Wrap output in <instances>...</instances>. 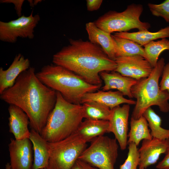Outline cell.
Listing matches in <instances>:
<instances>
[{"mask_svg": "<svg viewBox=\"0 0 169 169\" xmlns=\"http://www.w3.org/2000/svg\"><path fill=\"white\" fill-rule=\"evenodd\" d=\"M85 29L90 41L100 46L110 59L115 61V46L112 35L98 28L93 22L86 23Z\"/></svg>", "mask_w": 169, "mask_h": 169, "instance_id": "18", "label": "cell"}, {"mask_svg": "<svg viewBox=\"0 0 169 169\" xmlns=\"http://www.w3.org/2000/svg\"><path fill=\"white\" fill-rule=\"evenodd\" d=\"M46 169H56L54 167H53V166L50 165H48V166L46 168Z\"/></svg>", "mask_w": 169, "mask_h": 169, "instance_id": "36", "label": "cell"}, {"mask_svg": "<svg viewBox=\"0 0 169 169\" xmlns=\"http://www.w3.org/2000/svg\"><path fill=\"white\" fill-rule=\"evenodd\" d=\"M30 61L21 54H18L6 69L0 68V95L12 86L19 75L30 67Z\"/></svg>", "mask_w": 169, "mask_h": 169, "instance_id": "14", "label": "cell"}, {"mask_svg": "<svg viewBox=\"0 0 169 169\" xmlns=\"http://www.w3.org/2000/svg\"><path fill=\"white\" fill-rule=\"evenodd\" d=\"M112 37L114 43L116 58L120 57L140 55L146 59L144 48L141 45L128 39L114 35H112Z\"/></svg>", "mask_w": 169, "mask_h": 169, "instance_id": "23", "label": "cell"}, {"mask_svg": "<svg viewBox=\"0 0 169 169\" xmlns=\"http://www.w3.org/2000/svg\"><path fill=\"white\" fill-rule=\"evenodd\" d=\"M84 118L92 120H109L111 110L95 102L84 103L82 105Z\"/></svg>", "mask_w": 169, "mask_h": 169, "instance_id": "25", "label": "cell"}, {"mask_svg": "<svg viewBox=\"0 0 169 169\" xmlns=\"http://www.w3.org/2000/svg\"><path fill=\"white\" fill-rule=\"evenodd\" d=\"M128 152L124 162L120 167V169H138L140 156L137 146L133 143L128 144Z\"/></svg>", "mask_w": 169, "mask_h": 169, "instance_id": "27", "label": "cell"}, {"mask_svg": "<svg viewBox=\"0 0 169 169\" xmlns=\"http://www.w3.org/2000/svg\"><path fill=\"white\" fill-rule=\"evenodd\" d=\"M169 150V139L164 140L152 138L142 141L138 149L140 161L138 169H146L155 164L162 154H166Z\"/></svg>", "mask_w": 169, "mask_h": 169, "instance_id": "13", "label": "cell"}, {"mask_svg": "<svg viewBox=\"0 0 169 169\" xmlns=\"http://www.w3.org/2000/svg\"><path fill=\"white\" fill-rule=\"evenodd\" d=\"M83 118L82 105L68 101L57 92L55 105L40 134L49 142L62 140L75 131Z\"/></svg>", "mask_w": 169, "mask_h": 169, "instance_id": "4", "label": "cell"}, {"mask_svg": "<svg viewBox=\"0 0 169 169\" xmlns=\"http://www.w3.org/2000/svg\"><path fill=\"white\" fill-rule=\"evenodd\" d=\"M34 152L33 169H44L48 166L49 159L48 142L34 130L29 137Z\"/></svg>", "mask_w": 169, "mask_h": 169, "instance_id": "20", "label": "cell"}, {"mask_svg": "<svg viewBox=\"0 0 169 169\" xmlns=\"http://www.w3.org/2000/svg\"><path fill=\"white\" fill-rule=\"evenodd\" d=\"M32 144L28 138L10 139L8 146L12 169H33Z\"/></svg>", "mask_w": 169, "mask_h": 169, "instance_id": "11", "label": "cell"}, {"mask_svg": "<svg viewBox=\"0 0 169 169\" xmlns=\"http://www.w3.org/2000/svg\"><path fill=\"white\" fill-rule=\"evenodd\" d=\"M103 2L102 0H87L86 6L89 11H92L99 9Z\"/></svg>", "mask_w": 169, "mask_h": 169, "instance_id": "32", "label": "cell"}, {"mask_svg": "<svg viewBox=\"0 0 169 169\" xmlns=\"http://www.w3.org/2000/svg\"><path fill=\"white\" fill-rule=\"evenodd\" d=\"M100 76L104 83V85L102 87L103 91L116 89L124 95L127 96L130 98H133L131 89L136 83L137 80L123 76L115 71L111 73L102 72L100 73Z\"/></svg>", "mask_w": 169, "mask_h": 169, "instance_id": "17", "label": "cell"}, {"mask_svg": "<svg viewBox=\"0 0 169 169\" xmlns=\"http://www.w3.org/2000/svg\"><path fill=\"white\" fill-rule=\"evenodd\" d=\"M163 58L158 60L150 75L137 80L131 89L133 98L136 99L131 117L137 119L143 115L144 112L152 105L157 106L162 112L169 111L168 101L169 92L161 91L159 81L165 65Z\"/></svg>", "mask_w": 169, "mask_h": 169, "instance_id": "5", "label": "cell"}, {"mask_svg": "<svg viewBox=\"0 0 169 169\" xmlns=\"http://www.w3.org/2000/svg\"><path fill=\"white\" fill-rule=\"evenodd\" d=\"M28 2L29 3V4L31 7H33L34 5H36L40 2L39 0H29Z\"/></svg>", "mask_w": 169, "mask_h": 169, "instance_id": "34", "label": "cell"}, {"mask_svg": "<svg viewBox=\"0 0 169 169\" xmlns=\"http://www.w3.org/2000/svg\"><path fill=\"white\" fill-rule=\"evenodd\" d=\"M87 143L75 133L62 140L48 142L49 164L56 169H71L87 148Z\"/></svg>", "mask_w": 169, "mask_h": 169, "instance_id": "7", "label": "cell"}, {"mask_svg": "<svg viewBox=\"0 0 169 169\" xmlns=\"http://www.w3.org/2000/svg\"><path fill=\"white\" fill-rule=\"evenodd\" d=\"M144 50L147 60L154 68L161 54L165 50H169V40L165 38L151 41L144 46Z\"/></svg>", "mask_w": 169, "mask_h": 169, "instance_id": "26", "label": "cell"}, {"mask_svg": "<svg viewBox=\"0 0 169 169\" xmlns=\"http://www.w3.org/2000/svg\"><path fill=\"white\" fill-rule=\"evenodd\" d=\"M46 169V168H45V169Z\"/></svg>", "mask_w": 169, "mask_h": 169, "instance_id": "38", "label": "cell"}, {"mask_svg": "<svg viewBox=\"0 0 169 169\" xmlns=\"http://www.w3.org/2000/svg\"><path fill=\"white\" fill-rule=\"evenodd\" d=\"M148 6L153 15L162 17L166 22H169V0L159 4L149 3Z\"/></svg>", "mask_w": 169, "mask_h": 169, "instance_id": "28", "label": "cell"}, {"mask_svg": "<svg viewBox=\"0 0 169 169\" xmlns=\"http://www.w3.org/2000/svg\"><path fill=\"white\" fill-rule=\"evenodd\" d=\"M110 132L108 120L86 119L82 121L74 132L87 142L98 136Z\"/></svg>", "mask_w": 169, "mask_h": 169, "instance_id": "19", "label": "cell"}, {"mask_svg": "<svg viewBox=\"0 0 169 169\" xmlns=\"http://www.w3.org/2000/svg\"><path fill=\"white\" fill-rule=\"evenodd\" d=\"M71 169H99L82 160L78 159Z\"/></svg>", "mask_w": 169, "mask_h": 169, "instance_id": "30", "label": "cell"}, {"mask_svg": "<svg viewBox=\"0 0 169 169\" xmlns=\"http://www.w3.org/2000/svg\"><path fill=\"white\" fill-rule=\"evenodd\" d=\"M40 20L38 14L33 11L28 16L24 15L8 22L0 21V39L8 43H15L18 38L33 39L34 30Z\"/></svg>", "mask_w": 169, "mask_h": 169, "instance_id": "9", "label": "cell"}, {"mask_svg": "<svg viewBox=\"0 0 169 169\" xmlns=\"http://www.w3.org/2000/svg\"><path fill=\"white\" fill-rule=\"evenodd\" d=\"M130 105L125 104L111 110L108 120L110 132L113 133L121 150H125L128 145V120Z\"/></svg>", "mask_w": 169, "mask_h": 169, "instance_id": "12", "label": "cell"}, {"mask_svg": "<svg viewBox=\"0 0 169 169\" xmlns=\"http://www.w3.org/2000/svg\"><path fill=\"white\" fill-rule=\"evenodd\" d=\"M130 127V130L128 134V145L133 143L137 146L141 140L152 138L148 128L147 121L143 116L137 119L131 117Z\"/></svg>", "mask_w": 169, "mask_h": 169, "instance_id": "22", "label": "cell"}, {"mask_svg": "<svg viewBox=\"0 0 169 169\" xmlns=\"http://www.w3.org/2000/svg\"><path fill=\"white\" fill-rule=\"evenodd\" d=\"M114 35L131 40L141 46H144L154 40L169 38V26L162 28L155 32H151L148 30L132 33L116 32Z\"/></svg>", "mask_w": 169, "mask_h": 169, "instance_id": "21", "label": "cell"}, {"mask_svg": "<svg viewBox=\"0 0 169 169\" xmlns=\"http://www.w3.org/2000/svg\"><path fill=\"white\" fill-rule=\"evenodd\" d=\"M115 61L116 68L115 71L137 80L148 77L153 68L146 58L140 55L118 57Z\"/></svg>", "mask_w": 169, "mask_h": 169, "instance_id": "10", "label": "cell"}, {"mask_svg": "<svg viewBox=\"0 0 169 169\" xmlns=\"http://www.w3.org/2000/svg\"><path fill=\"white\" fill-rule=\"evenodd\" d=\"M0 98L22 109L28 115L32 129L40 134L55 105L57 92L42 83L35 68L30 67L19 75L13 85L5 90Z\"/></svg>", "mask_w": 169, "mask_h": 169, "instance_id": "1", "label": "cell"}, {"mask_svg": "<svg viewBox=\"0 0 169 169\" xmlns=\"http://www.w3.org/2000/svg\"><path fill=\"white\" fill-rule=\"evenodd\" d=\"M8 110L9 132L13 134L15 140L29 139L30 122L28 115L20 108L14 105H9Z\"/></svg>", "mask_w": 169, "mask_h": 169, "instance_id": "16", "label": "cell"}, {"mask_svg": "<svg viewBox=\"0 0 169 169\" xmlns=\"http://www.w3.org/2000/svg\"><path fill=\"white\" fill-rule=\"evenodd\" d=\"M118 148L115 139L101 136L91 141L89 146L83 151L78 159L99 169H115Z\"/></svg>", "mask_w": 169, "mask_h": 169, "instance_id": "8", "label": "cell"}, {"mask_svg": "<svg viewBox=\"0 0 169 169\" xmlns=\"http://www.w3.org/2000/svg\"><path fill=\"white\" fill-rule=\"evenodd\" d=\"M87 102H95L110 109L122 104L135 105L136 101L127 99L118 91H105L98 90L96 92L87 93L82 97L81 104Z\"/></svg>", "mask_w": 169, "mask_h": 169, "instance_id": "15", "label": "cell"}, {"mask_svg": "<svg viewBox=\"0 0 169 169\" xmlns=\"http://www.w3.org/2000/svg\"><path fill=\"white\" fill-rule=\"evenodd\" d=\"M24 0H3L0 2L3 3H12L15 6V8L19 17L22 16V6Z\"/></svg>", "mask_w": 169, "mask_h": 169, "instance_id": "31", "label": "cell"}, {"mask_svg": "<svg viewBox=\"0 0 169 169\" xmlns=\"http://www.w3.org/2000/svg\"><path fill=\"white\" fill-rule=\"evenodd\" d=\"M143 10L142 5L131 4L122 12H108L94 23L98 28L110 34L114 32H126L135 28L139 31H148L150 24L140 20Z\"/></svg>", "mask_w": 169, "mask_h": 169, "instance_id": "6", "label": "cell"}, {"mask_svg": "<svg viewBox=\"0 0 169 169\" xmlns=\"http://www.w3.org/2000/svg\"><path fill=\"white\" fill-rule=\"evenodd\" d=\"M158 169H169V150L163 159L156 166Z\"/></svg>", "mask_w": 169, "mask_h": 169, "instance_id": "33", "label": "cell"}, {"mask_svg": "<svg viewBox=\"0 0 169 169\" xmlns=\"http://www.w3.org/2000/svg\"><path fill=\"white\" fill-rule=\"evenodd\" d=\"M5 169H12L10 163H7V164L5 165Z\"/></svg>", "mask_w": 169, "mask_h": 169, "instance_id": "35", "label": "cell"}, {"mask_svg": "<svg viewBox=\"0 0 169 169\" xmlns=\"http://www.w3.org/2000/svg\"></svg>", "mask_w": 169, "mask_h": 169, "instance_id": "37", "label": "cell"}, {"mask_svg": "<svg viewBox=\"0 0 169 169\" xmlns=\"http://www.w3.org/2000/svg\"><path fill=\"white\" fill-rule=\"evenodd\" d=\"M69 42V45L53 55V64L73 72L89 83L101 86L99 74L103 71H115V61L100 46L90 41L70 39Z\"/></svg>", "mask_w": 169, "mask_h": 169, "instance_id": "2", "label": "cell"}, {"mask_svg": "<svg viewBox=\"0 0 169 169\" xmlns=\"http://www.w3.org/2000/svg\"><path fill=\"white\" fill-rule=\"evenodd\" d=\"M36 75L44 84L75 104H81L85 94L95 92L101 87L89 83L73 72L54 64L44 66Z\"/></svg>", "mask_w": 169, "mask_h": 169, "instance_id": "3", "label": "cell"}, {"mask_svg": "<svg viewBox=\"0 0 169 169\" xmlns=\"http://www.w3.org/2000/svg\"><path fill=\"white\" fill-rule=\"evenodd\" d=\"M143 116L147 121L152 138L161 140L169 139V130L164 129L161 126V118L151 107L144 112Z\"/></svg>", "mask_w": 169, "mask_h": 169, "instance_id": "24", "label": "cell"}, {"mask_svg": "<svg viewBox=\"0 0 169 169\" xmlns=\"http://www.w3.org/2000/svg\"><path fill=\"white\" fill-rule=\"evenodd\" d=\"M159 85L160 90L169 92V63L164 66Z\"/></svg>", "mask_w": 169, "mask_h": 169, "instance_id": "29", "label": "cell"}]
</instances>
